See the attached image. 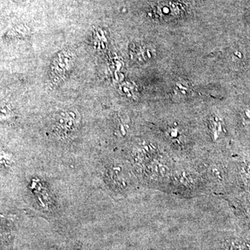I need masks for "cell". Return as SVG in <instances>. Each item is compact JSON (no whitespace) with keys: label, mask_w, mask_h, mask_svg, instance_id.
<instances>
[{"label":"cell","mask_w":250,"mask_h":250,"mask_svg":"<svg viewBox=\"0 0 250 250\" xmlns=\"http://www.w3.org/2000/svg\"><path fill=\"white\" fill-rule=\"evenodd\" d=\"M226 196L240 222L250 228V192H233Z\"/></svg>","instance_id":"3"},{"label":"cell","mask_w":250,"mask_h":250,"mask_svg":"<svg viewBox=\"0 0 250 250\" xmlns=\"http://www.w3.org/2000/svg\"><path fill=\"white\" fill-rule=\"evenodd\" d=\"M165 189L180 197H194L210 191L197 159L177 161Z\"/></svg>","instance_id":"1"},{"label":"cell","mask_w":250,"mask_h":250,"mask_svg":"<svg viewBox=\"0 0 250 250\" xmlns=\"http://www.w3.org/2000/svg\"><path fill=\"white\" fill-rule=\"evenodd\" d=\"M231 167L233 180V191L231 193L250 192V156L243 154L233 155Z\"/></svg>","instance_id":"2"}]
</instances>
